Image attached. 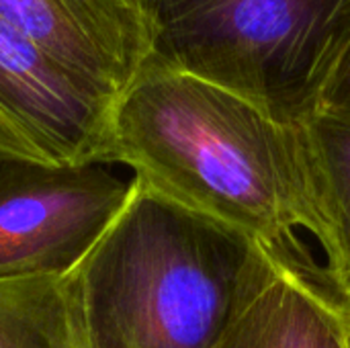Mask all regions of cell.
<instances>
[{"label": "cell", "instance_id": "obj_7", "mask_svg": "<svg viewBox=\"0 0 350 348\" xmlns=\"http://www.w3.org/2000/svg\"><path fill=\"white\" fill-rule=\"evenodd\" d=\"M219 348H347L342 306L279 275Z\"/></svg>", "mask_w": 350, "mask_h": 348}, {"label": "cell", "instance_id": "obj_3", "mask_svg": "<svg viewBox=\"0 0 350 348\" xmlns=\"http://www.w3.org/2000/svg\"><path fill=\"white\" fill-rule=\"evenodd\" d=\"M150 66L232 90L299 125L350 43V0H142Z\"/></svg>", "mask_w": 350, "mask_h": 348}, {"label": "cell", "instance_id": "obj_4", "mask_svg": "<svg viewBox=\"0 0 350 348\" xmlns=\"http://www.w3.org/2000/svg\"><path fill=\"white\" fill-rule=\"evenodd\" d=\"M111 164L0 158V281L66 277L129 203Z\"/></svg>", "mask_w": 350, "mask_h": 348}, {"label": "cell", "instance_id": "obj_14", "mask_svg": "<svg viewBox=\"0 0 350 348\" xmlns=\"http://www.w3.org/2000/svg\"><path fill=\"white\" fill-rule=\"evenodd\" d=\"M0 158H6V156H0Z\"/></svg>", "mask_w": 350, "mask_h": 348}, {"label": "cell", "instance_id": "obj_5", "mask_svg": "<svg viewBox=\"0 0 350 348\" xmlns=\"http://www.w3.org/2000/svg\"><path fill=\"white\" fill-rule=\"evenodd\" d=\"M115 105L0 16V111L49 162H98Z\"/></svg>", "mask_w": 350, "mask_h": 348}, {"label": "cell", "instance_id": "obj_8", "mask_svg": "<svg viewBox=\"0 0 350 348\" xmlns=\"http://www.w3.org/2000/svg\"><path fill=\"white\" fill-rule=\"evenodd\" d=\"M324 215L332 232V279L350 302V115L316 111L301 123Z\"/></svg>", "mask_w": 350, "mask_h": 348}, {"label": "cell", "instance_id": "obj_9", "mask_svg": "<svg viewBox=\"0 0 350 348\" xmlns=\"http://www.w3.org/2000/svg\"><path fill=\"white\" fill-rule=\"evenodd\" d=\"M0 348H70L64 277L0 281Z\"/></svg>", "mask_w": 350, "mask_h": 348}, {"label": "cell", "instance_id": "obj_13", "mask_svg": "<svg viewBox=\"0 0 350 348\" xmlns=\"http://www.w3.org/2000/svg\"><path fill=\"white\" fill-rule=\"evenodd\" d=\"M70 348H76V345H74V340H72V334H70Z\"/></svg>", "mask_w": 350, "mask_h": 348}, {"label": "cell", "instance_id": "obj_6", "mask_svg": "<svg viewBox=\"0 0 350 348\" xmlns=\"http://www.w3.org/2000/svg\"><path fill=\"white\" fill-rule=\"evenodd\" d=\"M0 16L115 101L150 55L142 0H0Z\"/></svg>", "mask_w": 350, "mask_h": 348}, {"label": "cell", "instance_id": "obj_12", "mask_svg": "<svg viewBox=\"0 0 350 348\" xmlns=\"http://www.w3.org/2000/svg\"><path fill=\"white\" fill-rule=\"evenodd\" d=\"M342 324H345V343L350 348V302L342 308Z\"/></svg>", "mask_w": 350, "mask_h": 348}, {"label": "cell", "instance_id": "obj_10", "mask_svg": "<svg viewBox=\"0 0 350 348\" xmlns=\"http://www.w3.org/2000/svg\"><path fill=\"white\" fill-rule=\"evenodd\" d=\"M318 111L350 115V43L322 90Z\"/></svg>", "mask_w": 350, "mask_h": 348}, {"label": "cell", "instance_id": "obj_11", "mask_svg": "<svg viewBox=\"0 0 350 348\" xmlns=\"http://www.w3.org/2000/svg\"><path fill=\"white\" fill-rule=\"evenodd\" d=\"M0 156L49 162L4 111H0Z\"/></svg>", "mask_w": 350, "mask_h": 348}, {"label": "cell", "instance_id": "obj_1", "mask_svg": "<svg viewBox=\"0 0 350 348\" xmlns=\"http://www.w3.org/2000/svg\"><path fill=\"white\" fill-rule=\"evenodd\" d=\"M98 162L127 166L152 193L248 236L283 275L345 308L301 123L146 64L115 105Z\"/></svg>", "mask_w": 350, "mask_h": 348}, {"label": "cell", "instance_id": "obj_2", "mask_svg": "<svg viewBox=\"0 0 350 348\" xmlns=\"http://www.w3.org/2000/svg\"><path fill=\"white\" fill-rule=\"evenodd\" d=\"M279 275L248 236L137 183L64 277L70 334L76 348H219Z\"/></svg>", "mask_w": 350, "mask_h": 348}]
</instances>
